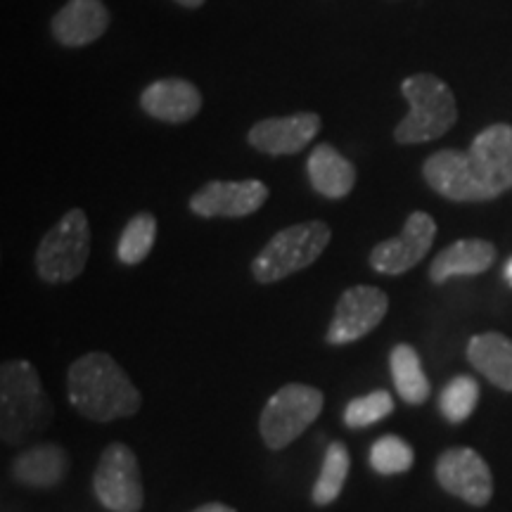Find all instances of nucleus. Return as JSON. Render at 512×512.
<instances>
[{
    "label": "nucleus",
    "instance_id": "26",
    "mask_svg": "<svg viewBox=\"0 0 512 512\" xmlns=\"http://www.w3.org/2000/svg\"><path fill=\"white\" fill-rule=\"evenodd\" d=\"M192 512H235V510L228 508V505H223V503H207V505H202V508H197Z\"/></svg>",
    "mask_w": 512,
    "mask_h": 512
},
{
    "label": "nucleus",
    "instance_id": "1",
    "mask_svg": "<svg viewBox=\"0 0 512 512\" xmlns=\"http://www.w3.org/2000/svg\"><path fill=\"white\" fill-rule=\"evenodd\" d=\"M422 176L451 202L494 200L512 188V126L484 128L467 152H434L422 166Z\"/></svg>",
    "mask_w": 512,
    "mask_h": 512
},
{
    "label": "nucleus",
    "instance_id": "6",
    "mask_svg": "<svg viewBox=\"0 0 512 512\" xmlns=\"http://www.w3.org/2000/svg\"><path fill=\"white\" fill-rule=\"evenodd\" d=\"M91 254V226L83 209H72L43 235L36 249V271L43 283L57 285L79 278Z\"/></svg>",
    "mask_w": 512,
    "mask_h": 512
},
{
    "label": "nucleus",
    "instance_id": "9",
    "mask_svg": "<svg viewBox=\"0 0 512 512\" xmlns=\"http://www.w3.org/2000/svg\"><path fill=\"white\" fill-rule=\"evenodd\" d=\"M389 311V297L380 287L356 285L339 297L335 318L328 330V344H351L373 332Z\"/></svg>",
    "mask_w": 512,
    "mask_h": 512
},
{
    "label": "nucleus",
    "instance_id": "17",
    "mask_svg": "<svg viewBox=\"0 0 512 512\" xmlns=\"http://www.w3.org/2000/svg\"><path fill=\"white\" fill-rule=\"evenodd\" d=\"M309 181L313 190L323 197L339 200L347 197L356 185V169L349 159H344L332 145H316L309 157Z\"/></svg>",
    "mask_w": 512,
    "mask_h": 512
},
{
    "label": "nucleus",
    "instance_id": "23",
    "mask_svg": "<svg viewBox=\"0 0 512 512\" xmlns=\"http://www.w3.org/2000/svg\"><path fill=\"white\" fill-rule=\"evenodd\" d=\"M479 401V384L470 375H458L441 392L439 408L448 422H463L472 415Z\"/></svg>",
    "mask_w": 512,
    "mask_h": 512
},
{
    "label": "nucleus",
    "instance_id": "22",
    "mask_svg": "<svg viewBox=\"0 0 512 512\" xmlns=\"http://www.w3.org/2000/svg\"><path fill=\"white\" fill-rule=\"evenodd\" d=\"M157 240V219L152 214H136L131 221L126 223L124 233H121L117 256L121 264L136 266L140 261L147 259V254L152 252V245Z\"/></svg>",
    "mask_w": 512,
    "mask_h": 512
},
{
    "label": "nucleus",
    "instance_id": "25",
    "mask_svg": "<svg viewBox=\"0 0 512 512\" xmlns=\"http://www.w3.org/2000/svg\"><path fill=\"white\" fill-rule=\"evenodd\" d=\"M394 411V399L389 396V392H382V389H377L373 394H366V396H358L349 403L347 408H344V422H347V427H368V425H375V422H380L382 418H387L389 413Z\"/></svg>",
    "mask_w": 512,
    "mask_h": 512
},
{
    "label": "nucleus",
    "instance_id": "28",
    "mask_svg": "<svg viewBox=\"0 0 512 512\" xmlns=\"http://www.w3.org/2000/svg\"><path fill=\"white\" fill-rule=\"evenodd\" d=\"M505 280H508V283L512 285V259L508 261V264H505Z\"/></svg>",
    "mask_w": 512,
    "mask_h": 512
},
{
    "label": "nucleus",
    "instance_id": "18",
    "mask_svg": "<svg viewBox=\"0 0 512 512\" xmlns=\"http://www.w3.org/2000/svg\"><path fill=\"white\" fill-rule=\"evenodd\" d=\"M467 358L491 384L512 392V339L498 332L475 335L467 344Z\"/></svg>",
    "mask_w": 512,
    "mask_h": 512
},
{
    "label": "nucleus",
    "instance_id": "8",
    "mask_svg": "<svg viewBox=\"0 0 512 512\" xmlns=\"http://www.w3.org/2000/svg\"><path fill=\"white\" fill-rule=\"evenodd\" d=\"M93 489L98 501L112 512H138L145 503L138 458L126 444L105 448L95 467Z\"/></svg>",
    "mask_w": 512,
    "mask_h": 512
},
{
    "label": "nucleus",
    "instance_id": "27",
    "mask_svg": "<svg viewBox=\"0 0 512 512\" xmlns=\"http://www.w3.org/2000/svg\"><path fill=\"white\" fill-rule=\"evenodd\" d=\"M178 5H183V8H202L207 0H176Z\"/></svg>",
    "mask_w": 512,
    "mask_h": 512
},
{
    "label": "nucleus",
    "instance_id": "20",
    "mask_svg": "<svg viewBox=\"0 0 512 512\" xmlns=\"http://www.w3.org/2000/svg\"><path fill=\"white\" fill-rule=\"evenodd\" d=\"M389 366H392L396 392L403 401L418 406L430 396V382H427L425 370H422L418 351L413 347H408V344L394 347L392 356H389Z\"/></svg>",
    "mask_w": 512,
    "mask_h": 512
},
{
    "label": "nucleus",
    "instance_id": "4",
    "mask_svg": "<svg viewBox=\"0 0 512 512\" xmlns=\"http://www.w3.org/2000/svg\"><path fill=\"white\" fill-rule=\"evenodd\" d=\"M403 98L411 112L394 128L396 143L418 145L430 143L451 131L458 121V105L451 88L434 74H413L401 83Z\"/></svg>",
    "mask_w": 512,
    "mask_h": 512
},
{
    "label": "nucleus",
    "instance_id": "7",
    "mask_svg": "<svg viewBox=\"0 0 512 512\" xmlns=\"http://www.w3.org/2000/svg\"><path fill=\"white\" fill-rule=\"evenodd\" d=\"M323 403L325 396L320 389L309 387V384H285L280 392L268 399L266 408L261 411L259 430L266 446L278 451L302 437L306 427L323 411Z\"/></svg>",
    "mask_w": 512,
    "mask_h": 512
},
{
    "label": "nucleus",
    "instance_id": "12",
    "mask_svg": "<svg viewBox=\"0 0 512 512\" xmlns=\"http://www.w3.org/2000/svg\"><path fill=\"white\" fill-rule=\"evenodd\" d=\"M437 479L448 494L470 505H486L494 496V479L486 460L472 448H448L437 463Z\"/></svg>",
    "mask_w": 512,
    "mask_h": 512
},
{
    "label": "nucleus",
    "instance_id": "16",
    "mask_svg": "<svg viewBox=\"0 0 512 512\" xmlns=\"http://www.w3.org/2000/svg\"><path fill=\"white\" fill-rule=\"evenodd\" d=\"M496 261V247L489 240H458L448 245L432 261V283H446L456 275H479L489 271Z\"/></svg>",
    "mask_w": 512,
    "mask_h": 512
},
{
    "label": "nucleus",
    "instance_id": "10",
    "mask_svg": "<svg viewBox=\"0 0 512 512\" xmlns=\"http://www.w3.org/2000/svg\"><path fill=\"white\" fill-rule=\"evenodd\" d=\"M434 238H437V223H434L432 216L425 214V211H413L399 238L375 245L373 252H370V266L384 275H401L411 271L430 252Z\"/></svg>",
    "mask_w": 512,
    "mask_h": 512
},
{
    "label": "nucleus",
    "instance_id": "5",
    "mask_svg": "<svg viewBox=\"0 0 512 512\" xmlns=\"http://www.w3.org/2000/svg\"><path fill=\"white\" fill-rule=\"evenodd\" d=\"M330 240L332 230L323 221H304L283 228L252 261L256 283L271 285L285 280L287 275L304 271L325 252Z\"/></svg>",
    "mask_w": 512,
    "mask_h": 512
},
{
    "label": "nucleus",
    "instance_id": "19",
    "mask_svg": "<svg viewBox=\"0 0 512 512\" xmlns=\"http://www.w3.org/2000/svg\"><path fill=\"white\" fill-rule=\"evenodd\" d=\"M69 470V456L57 444H38L24 451L12 465L17 482L27 486H55L60 484Z\"/></svg>",
    "mask_w": 512,
    "mask_h": 512
},
{
    "label": "nucleus",
    "instance_id": "15",
    "mask_svg": "<svg viewBox=\"0 0 512 512\" xmlns=\"http://www.w3.org/2000/svg\"><path fill=\"white\" fill-rule=\"evenodd\" d=\"M110 27V10L102 0H69L53 17V36L62 46L81 48L98 41Z\"/></svg>",
    "mask_w": 512,
    "mask_h": 512
},
{
    "label": "nucleus",
    "instance_id": "13",
    "mask_svg": "<svg viewBox=\"0 0 512 512\" xmlns=\"http://www.w3.org/2000/svg\"><path fill=\"white\" fill-rule=\"evenodd\" d=\"M320 131V117L313 112H299L292 117L264 119L249 128V145L264 155H297Z\"/></svg>",
    "mask_w": 512,
    "mask_h": 512
},
{
    "label": "nucleus",
    "instance_id": "2",
    "mask_svg": "<svg viewBox=\"0 0 512 512\" xmlns=\"http://www.w3.org/2000/svg\"><path fill=\"white\" fill-rule=\"evenodd\" d=\"M67 392L79 415L95 422L136 415L143 403V396L119 363L102 351L76 358L67 375Z\"/></svg>",
    "mask_w": 512,
    "mask_h": 512
},
{
    "label": "nucleus",
    "instance_id": "11",
    "mask_svg": "<svg viewBox=\"0 0 512 512\" xmlns=\"http://www.w3.org/2000/svg\"><path fill=\"white\" fill-rule=\"evenodd\" d=\"M268 188L261 181H211L190 197V211L204 219H240L264 207Z\"/></svg>",
    "mask_w": 512,
    "mask_h": 512
},
{
    "label": "nucleus",
    "instance_id": "3",
    "mask_svg": "<svg viewBox=\"0 0 512 512\" xmlns=\"http://www.w3.org/2000/svg\"><path fill=\"white\" fill-rule=\"evenodd\" d=\"M53 420L41 377L29 361H8L0 368V437L5 444H19L43 432Z\"/></svg>",
    "mask_w": 512,
    "mask_h": 512
},
{
    "label": "nucleus",
    "instance_id": "21",
    "mask_svg": "<svg viewBox=\"0 0 512 512\" xmlns=\"http://www.w3.org/2000/svg\"><path fill=\"white\" fill-rule=\"evenodd\" d=\"M349 465H351V458H349L347 446H344L342 441L330 444L328 453H325L323 470H320L318 482L313 486V503L330 505L337 501L344 489V482H347Z\"/></svg>",
    "mask_w": 512,
    "mask_h": 512
},
{
    "label": "nucleus",
    "instance_id": "14",
    "mask_svg": "<svg viewBox=\"0 0 512 512\" xmlns=\"http://www.w3.org/2000/svg\"><path fill=\"white\" fill-rule=\"evenodd\" d=\"M140 107L152 119L166 124H185L202 110V93L185 79H159L140 93Z\"/></svg>",
    "mask_w": 512,
    "mask_h": 512
},
{
    "label": "nucleus",
    "instance_id": "24",
    "mask_svg": "<svg viewBox=\"0 0 512 512\" xmlns=\"http://www.w3.org/2000/svg\"><path fill=\"white\" fill-rule=\"evenodd\" d=\"M413 448L396 434L380 437L370 448V467L377 475H401L413 467Z\"/></svg>",
    "mask_w": 512,
    "mask_h": 512
}]
</instances>
